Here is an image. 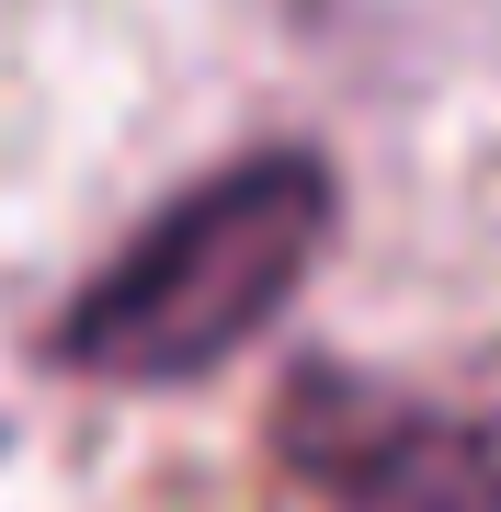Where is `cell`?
Returning a JSON list of instances; mask_svg holds the SVG:
<instances>
[{"label": "cell", "instance_id": "obj_1", "mask_svg": "<svg viewBox=\"0 0 501 512\" xmlns=\"http://www.w3.org/2000/svg\"><path fill=\"white\" fill-rule=\"evenodd\" d=\"M331 239H342V171L308 137H262L194 171L137 239H114L69 285V308L46 319V365L80 387L171 399L297 308Z\"/></svg>", "mask_w": 501, "mask_h": 512}, {"label": "cell", "instance_id": "obj_2", "mask_svg": "<svg viewBox=\"0 0 501 512\" xmlns=\"http://www.w3.org/2000/svg\"><path fill=\"white\" fill-rule=\"evenodd\" d=\"M262 456L319 512H501V410L308 353L262 399Z\"/></svg>", "mask_w": 501, "mask_h": 512}]
</instances>
